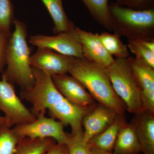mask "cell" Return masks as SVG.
<instances>
[{
  "label": "cell",
  "mask_w": 154,
  "mask_h": 154,
  "mask_svg": "<svg viewBox=\"0 0 154 154\" xmlns=\"http://www.w3.org/2000/svg\"><path fill=\"white\" fill-rule=\"evenodd\" d=\"M14 24L15 29L9 37L6 47L7 68L2 76L24 90L33 85L34 82L30 63L31 49L27 42V27L25 23L15 19Z\"/></svg>",
  "instance_id": "cell-3"
},
{
  "label": "cell",
  "mask_w": 154,
  "mask_h": 154,
  "mask_svg": "<svg viewBox=\"0 0 154 154\" xmlns=\"http://www.w3.org/2000/svg\"><path fill=\"white\" fill-rule=\"evenodd\" d=\"M56 143L51 138H23L18 144L15 154H44Z\"/></svg>",
  "instance_id": "cell-18"
},
{
  "label": "cell",
  "mask_w": 154,
  "mask_h": 154,
  "mask_svg": "<svg viewBox=\"0 0 154 154\" xmlns=\"http://www.w3.org/2000/svg\"><path fill=\"white\" fill-rule=\"evenodd\" d=\"M127 59L140 89L144 110L154 114V69L135 57H128Z\"/></svg>",
  "instance_id": "cell-11"
},
{
  "label": "cell",
  "mask_w": 154,
  "mask_h": 154,
  "mask_svg": "<svg viewBox=\"0 0 154 154\" xmlns=\"http://www.w3.org/2000/svg\"><path fill=\"white\" fill-rule=\"evenodd\" d=\"M33 85L21 90L20 95L31 105V111L37 116L48 111L50 117L69 126L72 133L82 131V122L89 111L69 102L59 92L51 77L38 69L33 68Z\"/></svg>",
  "instance_id": "cell-1"
},
{
  "label": "cell",
  "mask_w": 154,
  "mask_h": 154,
  "mask_svg": "<svg viewBox=\"0 0 154 154\" xmlns=\"http://www.w3.org/2000/svg\"><path fill=\"white\" fill-rule=\"evenodd\" d=\"M133 119L143 154H154V114L144 111L135 114Z\"/></svg>",
  "instance_id": "cell-14"
},
{
  "label": "cell",
  "mask_w": 154,
  "mask_h": 154,
  "mask_svg": "<svg viewBox=\"0 0 154 154\" xmlns=\"http://www.w3.org/2000/svg\"><path fill=\"white\" fill-rule=\"evenodd\" d=\"M10 35L0 31V72H3L4 67L6 66V47Z\"/></svg>",
  "instance_id": "cell-25"
},
{
  "label": "cell",
  "mask_w": 154,
  "mask_h": 154,
  "mask_svg": "<svg viewBox=\"0 0 154 154\" xmlns=\"http://www.w3.org/2000/svg\"><path fill=\"white\" fill-rule=\"evenodd\" d=\"M29 42L38 48L50 49L71 57L84 58L81 45L70 31L55 36L38 34L30 36Z\"/></svg>",
  "instance_id": "cell-8"
},
{
  "label": "cell",
  "mask_w": 154,
  "mask_h": 154,
  "mask_svg": "<svg viewBox=\"0 0 154 154\" xmlns=\"http://www.w3.org/2000/svg\"><path fill=\"white\" fill-rule=\"evenodd\" d=\"M22 139L5 120L0 122V154H15Z\"/></svg>",
  "instance_id": "cell-21"
},
{
  "label": "cell",
  "mask_w": 154,
  "mask_h": 154,
  "mask_svg": "<svg viewBox=\"0 0 154 154\" xmlns=\"http://www.w3.org/2000/svg\"><path fill=\"white\" fill-rule=\"evenodd\" d=\"M113 150L114 154H139L141 149L133 121L125 123L120 130Z\"/></svg>",
  "instance_id": "cell-15"
},
{
  "label": "cell",
  "mask_w": 154,
  "mask_h": 154,
  "mask_svg": "<svg viewBox=\"0 0 154 154\" xmlns=\"http://www.w3.org/2000/svg\"><path fill=\"white\" fill-rule=\"evenodd\" d=\"M0 111L5 114L6 123L12 127L33 121L36 117L17 95L14 84L3 76L0 80Z\"/></svg>",
  "instance_id": "cell-6"
},
{
  "label": "cell",
  "mask_w": 154,
  "mask_h": 154,
  "mask_svg": "<svg viewBox=\"0 0 154 154\" xmlns=\"http://www.w3.org/2000/svg\"><path fill=\"white\" fill-rule=\"evenodd\" d=\"M126 122L124 114H118L110 125L88 143L91 146L112 152L119 133Z\"/></svg>",
  "instance_id": "cell-16"
},
{
  "label": "cell",
  "mask_w": 154,
  "mask_h": 154,
  "mask_svg": "<svg viewBox=\"0 0 154 154\" xmlns=\"http://www.w3.org/2000/svg\"><path fill=\"white\" fill-rule=\"evenodd\" d=\"M73 57L62 55L46 48H38L30 57V65L51 76L69 72Z\"/></svg>",
  "instance_id": "cell-12"
},
{
  "label": "cell",
  "mask_w": 154,
  "mask_h": 154,
  "mask_svg": "<svg viewBox=\"0 0 154 154\" xmlns=\"http://www.w3.org/2000/svg\"><path fill=\"white\" fill-rule=\"evenodd\" d=\"M5 118L4 116H1L0 115V122H2L5 121Z\"/></svg>",
  "instance_id": "cell-29"
},
{
  "label": "cell",
  "mask_w": 154,
  "mask_h": 154,
  "mask_svg": "<svg viewBox=\"0 0 154 154\" xmlns=\"http://www.w3.org/2000/svg\"><path fill=\"white\" fill-rule=\"evenodd\" d=\"M52 18L54 26L53 31L57 34L69 32L75 27L68 18L63 5L62 0H41Z\"/></svg>",
  "instance_id": "cell-17"
},
{
  "label": "cell",
  "mask_w": 154,
  "mask_h": 154,
  "mask_svg": "<svg viewBox=\"0 0 154 154\" xmlns=\"http://www.w3.org/2000/svg\"><path fill=\"white\" fill-rule=\"evenodd\" d=\"M70 31L81 45L84 58L106 69L113 63L114 59L102 45L98 33L88 32L75 26Z\"/></svg>",
  "instance_id": "cell-10"
},
{
  "label": "cell",
  "mask_w": 154,
  "mask_h": 154,
  "mask_svg": "<svg viewBox=\"0 0 154 154\" xmlns=\"http://www.w3.org/2000/svg\"><path fill=\"white\" fill-rule=\"evenodd\" d=\"M58 91L69 102L90 111L96 104L90 93L79 81L67 74L51 76Z\"/></svg>",
  "instance_id": "cell-9"
},
{
  "label": "cell",
  "mask_w": 154,
  "mask_h": 154,
  "mask_svg": "<svg viewBox=\"0 0 154 154\" xmlns=\"http://www.w3.org/2000/svg\"><path fill=\"white\" fill-rule=\"evenodd\" d=\"M14 20L11 0H0V31L11 35V26Z\"/></svg>",
  "instance_id": "cell-23"
},
{
  "label": "cell",
  "mask_w": 154,
  "mask_h": 154,
  "mask_svg": "<svg viewBox=\"0 0 154 154\" xmlns=\"http://www.w3.org/2000/svg\"><path fill=\"white\" fill-rule=\"evenodd\" d=\"M128 47L135 58L154 69V53L144 46L139 40H128Z\"/></svg>",
  "instance_id": "cell-24"
},
{
  "label": "cell",
  "mask_w": 154,
  "mask_h": 154,
  "mask_svg": "<svg viewBox=\"0 0 154 154\" xmlns=\"http://www.w3.org/2000/svg\"><path fill=\"white\" fill-rule=\"evenodd\" d=\"M69 154H90L91 146L84 140L82 131L67 134L65 143Z\"/></svg>",
  "instance_id": "cell-22"
},
{
  "label": "cell",
  "mask_w": 154,
  "mask_h": 154,
  "mask_svg": "<svg viewBox=\"0 0 154 154\" xmlns=\"http://www.w3.org/2000/svg\"><path fill=\"white\" fill-rule=\"evenodd\" d=\"M13 128L21 138H51L57 143L64 144L67 138L63 125L52 117H46L45 113H40L33 121L16 125Z\"/></svg>",
  "instance_id": "cell-7"
},
{
  "label": "cell",
  "mask_w": 154,
  "mask_h": 154,
  "mask_svg": "<svg viewBox=\"0 0 154 154\" xmlns=\"http://www.w3.org/2000/svg\"><path fill=\"white\" fill-rule=\"evenodd\" d=\"M115 94L130 113L138 114L145 111L140 90L131 72L127 58H116L107 69Z\"/></svg>",
  "instance_id": "cell-5"
},
{
  "label": "cell",
  "mask_w": 154,
  "mask_h": 154,
  "mask_svg": "<svg viewBox=\"0 0 154 154\" xmlns=\"http://www.w3.org/2000/svg\"><path fill=\"white\" fill-rule=\"evenodd\" d=\"M92 16L105 28L112 29L109 0H82Z\"/></svg>",
  "instance_id": "cell-19"
},
{
  "label": "cell",
  "mask_w": 154,
  "mask_h": 154,
  "mask_svg": "<svg viewBox=\"0 0 154 154\" xmlns=\"http://www.w3.org/2000/svg\"><path fill=\"white\" fill-rule=\"evenodd\" d=\"M68 73L82 84L99 104L111 108L117 114H124L126 108L115 94L106 68L85 58L73 57Z\"/></svg>",
  "instance_id": "cell-2"
},
{
  "label": "cell",
  "mask_w": 154,
  "mask_h": 154,
  "mask_svg": "<svg viewBox=\"0 0 154 154\" xmlns=\"http://www.w3.org/2000/svg\"><path fill=\"white\" fill-rule=\"evenodd\" d=\"M90 154H114V153L111 152L106 151L100 149L95 147L91 146Z\"/></svg>",
  "instance_id": "cell-28"
},
{
  "label": "cell",
  "mask_w": 154,
  "mask_h": 154,
  "mask_svg": "<svg viewBox=\"0 0 154 154\" xmlns=\"http://www.w3.org/2000/svg\"><path fill=\"white\" fill-rule=\"evenodd\" d=\"M99 37L106 51L112 57L114 56L116 58H127L129 57L127 47L117 33L105 32L99 34Z\"/></svg>",
  "instance_id": "cell-20"
},
{
  "label": "cell",
  "mask_w": 154,
  "mask_h": 154,
  "mask_svg": "<svg viewBox=\"0 0 154 154\" xmlns=\"http://www.w3.org/2000/svg\"><path fill=\"white\" fill-rule=\"evenodd\" d=\"M44 154H69V153L65 144L56 143Z\"/></svg>",
  "instance_id": "cell-26"
},
{
  "label": "cell",
  "mask_w": 154,
  "mask_h": 154,
  "mask_svg": "<svg viewBox=\"0 0 154 154\" xmlns=\"http://www.w3.org/2000/svg\"><path fill=\"white\" fill-rule=\"evenodd\" d=\"M118 114L109 107L96 104L83 119L82 126L85 141L89 143L101 133L113 122Z\"/></svg>",
  "instance_id": "cell-13"
},
{
  "label": "cell",
  "mask_w": 154,
  "mask_h": 154,
  "mask_svg": "<svg viewBox=\"0 0 154 154\" xmlns=\"http://www.w3.org/2000/svg\"><path fill=\"white\" fill-rule=\"evenodd\" d=\"M109 10L112 29L119 36H125L128 40L153 39L154 9L136 11L114 4Z\"/></svg>",
  "instance_id": "cell-4"
},
{
  "label": "cell",
  "mask_w": 154,
  "mask_h": 154,
  "mask_svg": "<svg viewBox=\"0 0 154 154\" xmlns=\"http://www.w3.org/2000/svg\"><path fill=\"white\" fill-rule=\"evenodd\" d=\"M153 1V0H119L121 4L134 7L149 5Z\"/></svg>",
  "instance_id": "cell-27"
}]
</instances>
